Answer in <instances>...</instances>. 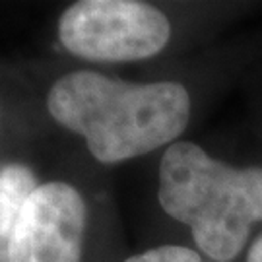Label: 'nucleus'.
I'll return each mask as SVG.
<instances>
[{
  "mask_svg": "<svg viewBox=\"0 0 262 262\" xmlns=\"http://www.w3.org/2000/svg\"><path fill=\"white\" fill-rule=\"evenodd\" d=\"M158 198L212 262L235 260L262 222V167H233L181 140L163 151Z\"/></svg>",
  "mask_w": 262,
  "mask_h": 262,
  "instance_id": "nucleus-2",
  "label": "nucleus"
},
{
  "mask_svg": "<svg viewBox=\"0 0 262 262\" xmlns=\"http://www.w3.org/2000/svg\"><path fill=\"white\" fill-rule=\"evenodd\" d=\"M58 39L70 55L92 62H132L163 51L171 24L138 0H80L62 12Z\"/></svg>",
  "mask_w": 262,
  "mask_h": 262,
  "instance_id": "nucleus-3",
  "label": "nucleus"
},
{
  "mask_svg": "<svg viewBox=\"0 0 262 262\" xmlns=\"http://www.w3.org/2000/svg\"><path fill=\"white\" fill-rule=\"evenodd\" d=\"M39 185L26 165L0 167V262H8V247L19 212Z\"/></svg>",
  "mask_w": 262,
  "mask_h": 262,
  "instance_id": "nucleus-5",
  "label": "nucleus"
},
{
  "mask_svg": "<svg viewBox=\"0 0 262 262\" xmlns=\"http://www.w3.org/2000/svg\"><path fill=\"white\" fill-rule=\"evenodd\" d=\"M88 210L72 185H39L19 212L8 262H80Z\"/></svg>",
  "mask_w": 262,
  "mask_h": 262,
  "instance_id": "nucleus-4",
  "label": "nucleus"
},
{
  "mask_svg": "<svg viewBox=\"0 0 262 262\" xmlns=\"http://www.w3.org/2000/svg\"><path fill=\"white\" fill-rule=\"evenodd\" d=\"M124 262H212L198 251L183 245H161L146 253L134 254Z\"/></svg>",
  "mask_w": 262,
  "mask_h": 262,
  "instance_id": "nucleus-6",
  "label": "nucleus"
},
{
  "mask_svg": "<svg viewBox=\"0 0 262 262\" xmlns=\"http://www.w3.org/2000/svg\"><path fill=\"white\" fill-rule=\"evenodd\" d=\"M47 109L60 126L84 138L97 161L111 165L175 144L192 103L179 82L134 84L76 70L55 82Z\"/></svg>",
  "mask_w": 262,
  "mask_h": 262,
  "instance_id": "nucleus-1",
  "label": "nucleus"
},
{
  "mask_svg": "<svg viewBox=\"0 0 262 262\" xmlns=\"http://www.w3.org/2000/svg\"><path fill=\"white\" fill-rule=\"evenodd\" d=\"M247 262H262V233L251 245V249L247 253Z\"/></svg>",
  "mask_w": 262,
  "mask_h": 262,
  "instance_id": "nucleus-7",
  "label": "nucleus"
}]
</instances>
